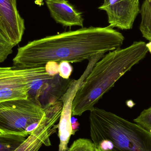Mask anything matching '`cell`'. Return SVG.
I'll list each match as a JSON object with an SVG mask.
<instances>
[{
	"instance_id": "1",
	"label": "cell",
	"mask_w": 151,
	"mask_h": 151,
	"mask_svg": "<svg viewBox=\"0 0 151 151\" xmlns=\"http://www.w3.org/2000/svg\"><path fill=\"white\" fill-rule=\"evenodd\" d=\"M125 38L111 27H82L29 42L18 49L13 67L27 69L49 62L76 63L121 48Z\"/></svg>"
},
{
	"instance_id": "2",
	"label": "cell",
	"mask_w": 151,
	"mask_h": 151,
	"mask_svg": "<svg viewBox=\"0 0 151 151\" xmlns=\"http://www.w3.org/2000/svg\"><path fill=\"white\" fill-rule=\"evenodd\" d=\"M148 50L143 41H135L125 48L110 51L98 61L76 92L73 116L91 111L115 83L146 56Z\"/></svg>"
},
{
	"instance_id": "3",
	"label": "cell",
	"mask_w": 151,
	"mask_h": 151,
	"mask_svg": "<svg viewBox=\"0 0 151 151\" xmlns=\"http://www.w3.org/2000/svg\"><path fill=\"white\" fill-rule=\"evenodd\" d=\"M90 132L97 147L105 151H151V134L135 123L94 107Z\"/></svg>"
},
{
	"instance_id": "4",
	"label": "cell",
	"mask_w": 151,
	"mask_h": 151,
	"mask_svg": "<svg viewBox=\"0 0 151 151\" xmlns=\"http://www.w3.org/2000/svg\"><path fill=\"white\" fill-rule=\"evenodd\" d=\"M40 103L33 98L12 99L0 103V133L26 134L32 124L45 115Z\"/></svg>"
},
{
	"instance_id": "5",
	"label": "cell",
	"mask_w": 151,
	"mask_h": 151,
	"mask_svg": "<svg viewBox=\"0 0 151 151\" xmlns=\"http://www.w3.org/2000/svg\"><path fill=\"white\" fill-rule=\"evenodd\" d=\"M52 76L47 73L45 66L27 69L0 67V103L27 98L34 81Z\"/></svg>"
},
{
	"instance_id": "6",
	"label": "cell",
	"mask_w": 151,
	"mask_h": 151,
	"mask_svg": "<svg viewBox=\"0 0 151 151\" xmlns=\"http://www.w3.org/2000/svg\"><path fill=\"white\" fill-rule=\"evenodd\" d=\"M95 64L94 61H89L87 68L82 75L77 80H72L67 90L59 99L63 102V108L58 124V136L60 139L58 151H66L68 149V144L71 136L73 135L71 119L73 100L76 92Z\"/></svg>"
},
{
	"instance_id": "7",
	"label": "cell",
	"mask_w": 151,
	"mask_h": 151,
	"mask_svg": "<svg viewBox=\"0 0 151 151\" xmlns=\"http://www.w3.org/2000/svg\"><path fill=\"white\" fill-rule=\"evenodd\" d=\"M106 12L109 26L121 30H130L140 13L139 0H104L99 7Z\"/></svg>"
},
{
	"instance_id": "8",
	"label": "cell",
	"mask_w": 151,
	"mask_h": 151,
	"mask_svg": "<svg viewBox=\"0 0 151 151\" xmlns=\"http://www.w3.org/2000/svg\"><path fill=\"white\" fill-rule=\"evenodd\" d=\"M17 0H0V32L14 47L21 42L25 27Z\"/></svg>"
},
{
	"instance_id": "9",
	"label": "cell",
	"mask_w": 151,
	"mask_h": 151,
	"mask_svg": "<svg viewBox=\"0 0 151 151\" xmlns=\"http://www.w3.org/2000/svg\"><path fill=\"white\" fill-rule=\"evenodd\" d=\"M46 4L52 18L64 27L73 26L83 27L82 13L66 0H50Z\"/></svg>"
},
{
	"instance_id": "10",
	"label": "cell",
	"mask_w": 151,
	"mask_h": 151,
	"mask_svg": "<svg viewBox=\"0 0 151 151\" xmlns=\"http://www.w3.org/2000/svg\"><path fill=\"white\" fill-rule=\"evenodd\" d=\"M50 137L49 133L46 129L38 127L14 151H39L43 145L47 146L50 145Z\"/></svg>"
},
{
	"instance_id": "11",
	"label": "cell",
	"mask_w": 151,
	"mask_h": 151,
	"mask_svg": "<svg viewBox=\"0 0 151 151\" xmlns=\"http://www.w3.org/2000/svg\"><path fill=\"white\" fill-rule=\"evenodd\" d=\"M140 31L143 37L151 42V1L144 0L140 9Z\"/></svg>"
},
{
	"instance_id": "12",
	"label": "cell",
	"mask_w": 151,
	"mask_h": 151,
	"mask_svg": "<svg viewBox=\"0 0 151 151\" xmlns=\"http://www.w3.org/2000/svg\"><path fill=\"white\" fill-rule=\"evenodd\" d=\"M28 136L26 134L0 133V151H14Z\"/></svg>"
},
{
	"instance_id": "13",
	"label": "cell",
	"mask_w": 151,
	"mask_h": 151,
	"mask_svg": "<svg viewBox=\"0 0 151 151\" xmlns=\"http://www.w3.org/2000/svg\"><path fill=\"white\" fill-rule=\"evenodd\" d=\"M66 151H98V148L92 140L80 138L74 141Z\"/></svg>"
},
{
	"instance_id": "14",
	"label": "cell",
	"mask_w": 151,
	"mask_h": 151,
	"mask_svg": "<svg viewBox=\"0 0 151 151\" xmlns=\"http://www.w3.org/2000/svg\"><path fill=\"white\" fill-rule=\"evenodd\" d=\"M134 121L151 134V106L143 110Z\"/></svg>"
},
{
	"instance_id": "15",
	"label": "cell",
	"mask_w": 151,
	"mask_h": 151,
	"mask_svg": "<svg viewBox=\"0 0 151 151\" xmlns=\"http://www.w3.org/2000/svg\"><path fill=\"white\" fill-rule=\"evenodd\" d=\"M14 47L0 32V63H3L12 53Z\"/></svg>"
},
{
	"instance_id": "16",
	"label": "cell",
	"mask_w": 151,
	"mask_h": 151,
	"mask_svg": "<svg viewBox=\"0 0 151 151\" xmlns=\"http://www.w3.org/2000/svg\"><path fill=\"white\" fill-rule=\"evenodd\" d=\"M72 66L69 62L63 61L59 63L58 65V75L63 79H70V76L72 73Z\"/></svg>"
},
{
	"instance_id": "17",
	"label": "cell",
	"mask_w": 151,
	"mask_h": 151,
	"mask_svg": "<svg viewBox=\"0 0 151 151\" xmlns=\"http://www.w3.org/2000/svg\"><path fill=\"white\" fill-rule=\"evenodd\" d=\"M59 63L56 62H51L47 63L45 65L46 72L49 75L55 76L58 74Z\"/></svg>"
},
{
	"instance_id": "18",
	"label": "cell",
	"mask_w": 151,
	"mask_h": 151,
	"mask_svg": "<svg viewBox=\"0 0 151 151\" xmlns=\"http://www.w3.org/2000/svg\"><path fill=\"white\" fill-rule=\"evenodd\" d=\"M72 128L73 129V135L74 134L76 133V131L77 130V129L80 126V124L77 122H71Z\"/></svg>"
},
{
	"instance_id": "19",
	"label": "cell",
	"mask_w": 151,
	"mask_h": 151,
	"mask_svg": "<svg viewBox=\"0 0 151 151\" xmlns=\"http://www.w3.org/2000/svg\"><path fill=\"white\" fill-rule=\"evenodd\" d=\"M146 47L148 48V50L151 54V42H150L149 43L146 44Z\"/></svg>"
},
{
	"instance_id": "20",
	"label": "cell",
	"mask_w": 151,
	"mask_h": 151,
	"mask_svg": "<svg viewBox=\"0 0 151 151\" xmlns=\"http://www.w3.org/2000/svg\"><path fill=\"white\" fill-rule=\"evenodd\" d=\"M98 148V151H105L103 150H101V149H99V148H98V147H97Z\"/></svg>"
},
{
	"instance_id": "21",
	"label": "cell",
	"mask_w": 151,
	"mask_h": 151,
	"mask_svg": "<svg viewBox=\"0 0 151 151\" xmlns=\"http://www.w3.org/2000/svg\"><path fill=\"white\" fill-rule=\"evenodd\" d=\"M148 1H151V0H148Z\"/></svg>"
},
{
	"instance_id": "22",
	"label": "cell",
	"mask_w": 151,
	"mask_h": 151,
	"mask_svg": "<svg viewBox=\"0 0 151 151\" xmlns=\"http://www.w3.org/2000/svg\"><path fill=\"white\" fill-rule=\"evenodd\" d=\"M45 1H50V0H45Z\"/></svg>"
}]
</instances>
